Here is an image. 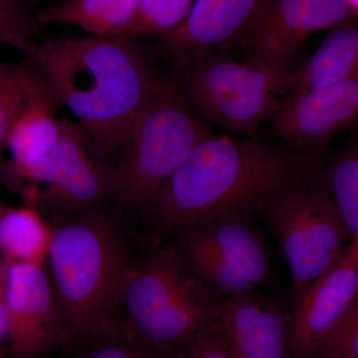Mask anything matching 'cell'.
I'll list each match as a JSON object with an SVG mask.
<instances>
[{
	"label": "cell",
	"mask_w": 358,
	"mask_h": 358,
	"mask_svg": "<svg viewBox=\"0 0 358 358\" xmlns=\"http://www.w3.org/2000/svg\"><path fill=\"white\" fill-rule=\"evenodd\" d=\"M322 150L210 134L160 192L152 238L227 211L260 216L294 185L326 171Z\"/></svg>",
	"instance_id": "6da1fadb"
},
{
	"label": "cell",
	"mask_w": 358,
	"mask_h": 358,
	"mask_svg": "<svg viewBox=\"0 0 358 358\" xmlns=\"http://www.w3.org/2000/svg\"><path fill=\"white\" fill-rule=\"evenodd\" d=\"M31 64L77 117L99 157L113 166L136 117L167 77L133 38L46 36Z\"/></svg>",
	"instance_id": "7a4b0ae2"
},
{
	"label": "cell",
	"mask_w": 358,
	"mask_h": 358,
	"mask_svg": "<svg viewBox=\"0 0 358 358\" xmlns=\"http://www.w3.org/2000/svg\"><path fill=\"white\" fill-rule=\"evenodd\" d=\"M46 265L72 345L83 350L128 333L124 291L131 265L110 214L91 212L57 224Z\"/></svg>",
	"instance_id": "3957f363"
},
{
	"label": "cell",
	"mask_w": 358,
	"mask_h": 358,
	"mask_svg": "<svg viewBox=\"0 0 358 358\" xmlns=\"http://www.w3.org/2000/svg\"><path fill=\"white\" fill-rule=\"evenodd\" d=\"M129 331L166 358H183L216 329L217 303L185 267L171 244L131 266L124 291Z\"/></svg>",
	"instance_id": "277c9868"
},
{
	"label": "cell",
	"mask_w": 358,
	"mask_h": 358,
	"mask_svg": "<svg viewBox=\"0 0 358 358\" xmlns=\"http://www.w3.org/2000/svg\"><path fill=\"white\" fill-rule=\"evenodd\" d=\"M210 134L181 96L178 75L166 77L136 117L115 164V206L152 219L162 188Z\"/></svg>",
	"instance_id": "5b68a950"
},
{
	"label": "cell",
	"mask_w": 358,
	"mask_h": 358,
	"mask_svg": "<svg viewBox=\"0 0 358 358\" xmlns=\"http://www.w3.org/2000/svg\"><path fill=\"white\" fill-rule=\"evenodd\" d=\"M257 217L246 211L223 212L186 224L169 236L181 262L216 303L262 287L280 288Z\"/></svg>",
	"instance_id": "8992f818"
},
{
	"label": "cell",
	"mask_w": 358,
	"mask_h": 358,
	"mask_svg": "<svg viewBox=\"0 0 358 358\" xmlns=\"http://www.w3.org/2000/svg\"><path fill=\"white\" fill-rule=\"evenodd\" d=\"M296 68L294 62H236L206 56L180 66L178 87L202 122L252 136L274 117Z\"/></svg>",
	"instance_id": "52a82bcc"
},
{
	"label": "cell",
	"mask_w": 358,
	"mask_h": 358,
	"mask_svg": "<svg viewBox=\"0 0 358 358\" xmlns=\"http://www.w3.org/2000/svg\"><path fill=\"white\" fill-rule=\"evenodd\" d=\"M61 124L60 138L46 159L24 173L0 174L7 189L54 226L115 204V166L99 157L79 122L61 117Z\"/></svg>",
	"instance_id": "ba28073f"
},
{
	"label": "cell",
	"mask_w": 358,
	"mask_h": 358,
	"mask_svg": "<svg viewBox=\"0 0 358 358\" xmlns=\"http://www.w3.org/2000/svg\"><path fill=\"white\" fill-rule=\"evenodd\" d=\"M260 216L288 262L293 301L338 262L352 240L329 194L326 171L294 185Z\"/></svg>",
	"instance_id": "9c48e42d"
},
{
	"label": "cell",
	"mask_w": 358,
	"mask_h": 358,
	"mask_svg": "<svg viewBox=\"0 0 358 358\" xmlns=\"http://www.w3.org/2000/svg\"><path fill=\"white\" fill-rule=\"evenodd\" d=\"M72 345L46 265H9L8 358H44Z\"/></svg>",
	"instance_id": "30bf717a"
},
{
	"label": "cell",
	"mask_w": 358,
	"mask_h": 358,
	"mask_svg": "<svg viewBox=\"0 0 358 358\" xmlns=\"http://www.w3.org/2000/svg\"><path fill=\"white\" fill-rule=\"evenodd\" d=\"M355 16L345 0H268L240 38L248 60L289 64L313 33Z\"/></svg>",
	"instance_id": "8fae6325"
},
{
	"label": "cell",
	"mask_w": 358,
	"mask_h": 358,
	"mask_svg": "<svg viewBox=\"0 0 358 358\" xmlns=\"http://www.w3.org/2000/svg\"><path fill=\"white\" fill-rule=\"evenodd\" d=\"M358 124V74L299 95L282 96L272 119L275 138L322 150L336 134Z\"/></svg>",
	"instance_id": "7c38bea8"
},
{
	"label": "cell",
	"mask_w": 358,
	"mask_h": 358,
	"mask_svg": "<svg viewBox=\"0 0 358 358\" xmlns=\"http://www.w3.org/2000/svg\"><path fill=\"white\" fill-rule=\"evenodd\" d=\"M292 310L258 289L218 301L217 324L233 358H293Z\"/></svg>",
	"instance_id": "4fadbf2b"
},
{
	"label": "cell",
	"mask_w": 358,
	"mask_h": 358,
	"mask_svg": "<svg viewBox=\"0 0 358 358\" xmlns=\"http://www.w3.org/2000/svg\"><path fill=\"white\" fill-rule=\"evenodd\" d=\"M358 294V237L345 253L298 300L293 301L291 339L293 358H310L333 331Z\"/></svg>",
	"instance_id": "5bb4252c"
},
{
	"label": "cell",
	"mask_w": 358,
	"mask_h": 358,
	"mask_svg": "<svg viewBox=\"0 0 358 358\" xmlns=\"http://www.w3.org/2000/svg\"><path fill=\"white\" fill-rule=\"evenodd\" d=\"M268 0H195L185 22L159 36V47L183 65L240 38Z\"/></svg>",
	"instance_id": "9a60e30c"
},
{
	"label": "cell",
	"mask_w": 358,
	"mask_h": 358,
	"mask_svg": "<svg viewBox=\"0 0 358 358\" xmlns=\"http://www.w3.org/2000/svg\"><path fill=\"white\" fill-rule=\"evenodd\" d=\"M60 107L57 96L39 75L9 131L6 152L10 159L0 167V174L24 173L46 159L62 133L57 117Z\"/></svg>",
	"instance_id": "2e32d148"
},
{
	"label": "cell",
	"mask_w": 358,
	"mask_h": 358,
	"mask_svg": "<svg viewBox=\"0 0 358 358\" xmlns=\"http://www.w3.org/2000/svg\"><path fill=\"white\" fill-rule=\"evenodd\" d=\"M141 0H61L35 14L42 25L75 26L89 36L129 38Z\"/></svg>",
	"instance_id": "e0dca14e"
},
{
	"label": "cell",
	"mask_w": 358,
	"mask_h": 358,
	"mask_svg": "<svg viewBox=\"0 0 358 358\" xmlns=\"http://www.w3.org/2000/svg\"><path fill=\"white\" fill-rule=\"evenodd\" d=\"M357 74L358 28H338L303 65L298 66L284 96L322 88Z\"/></svg>",
	"instance_id": "ac0fdd59"
},
{
	"label": "cell",
	"mask_w": 358,
	"mask_h": 358,
	"mask_svg": "<svg viewBox=\"0 0 358 358\" xmlns=\"http://www.w3.org/2000/svg\"><path fill=\"white\" fill-rule=\"evenodd\" d=\"M55 226L31 205H7L0 216V258L10 265H46Z\"/></svg>",
	"instance_id": "d6986e66"
},
{
	"label": "cell",
	"mask_w": 358,
	"mask_h": 358,
	"mask_svg": "<svg viewBox=\"0 0 358 358\" xmlns=\"http://www.w3.org/2000/svg\"><path fill=\"white\" fill-rule=\"evenodd\" d=\"M329 194L352 237H358V140L327 164Z\"/></svg>",
	"instance_id": "ffe728a7"
},
{
	"label": "cell",
	"mask_w": 358,
	"mask_h": 358,
	"mask_svg": "<svg viewBox=\"0 0 358 358\" xmlns=\"http://www.w3.org/2000/svg\"><path fill=\"white\" fill-rule=\"evenodd\" d=\"M38 76L31 63L0 62V167L6 160L9 131Z\"/></svg>",
	"instance_id": "44dd1931"
},
{
	"label": "cell",
	"mask_w": 358,
	"mask_h": 358,
	"mask_svg": "<svg viewBox=\"0 0 358 358\" xmlns=\"http://www.w3.org/2000/svg\"><path fill=\"white\" fill-rule=\"evenodd\" d=\"M46 37L36 15L18 0H0V44L13 47L30 63Z\"/></svg>",
	"instance_id": "7402d4cb"
},
{
	"label": "cell",
	"mask_w": 358,
	"mask_h": 358,
	"mask_svg": "<svg viewBox=\"0 0 358 358\" xmlns=\"http://www.w3.org/2000/svg\"><path fill=\"white\" fill-rule=\"evenodd\" d=\"M195 0H141L129 38L162 36L178 28L192 11Z\"/></svg>",
	"instance_id": "603a6c76"
},
{
	"label": "cell",
	"mask_w": 358,
	"mask_h": 358,
	"mask_svg": "<svg viewBox=\"0 0 358 358\" xmlns=\"http://www.w3.org/2000/svg\"><path fill=\"white\" fill-rule=\"evenodd\" d=\"M312 357L358 358V294L343 319L320 343Z\"/></svg>",
	"instance_id": "cb8c5ba5"
},
{
	"label": "cell",
	"mask_w": 358,
	"mask_h": 358,
	"mask_svg": "<svg viewBox=\"0 0 358 358\" xmlns=\"http://www.w3.org/2000/svg\"><path fill=\"white\" fill-rule=\"evenodd\" d=\"M82 350L81 358H166L136 338L129 331L120 338Z\"/></svg>",
	"instance_id": "d4e9b609"
},
{
	"label": "cell",
	"mask_w": 358,
	"mask_h": 358,
	"mask_svg": "<svg viewBox=\"0 0 358 358\" xmlns=\"http://www.w3.org/2000/svg\"><path fill=\"white\" fill-rule=\"evenodd\" d=\"M183 358H233V357L222 336L217 329H214L200 339Z\"/></svg>",
	"instance_id": "484cf974"
},
{
	"label": "cell",
	"mask_w": 358,
	"mask_h": 358,
	"mask_svg": "<svg viewBox=\"0 0 358 358\" xmlns=\"http://www.w3.org/2000/svg\"><path fill=\"white\" fill-rule=\"evenodd\" d=\"M9 265L0 258V358L6 355L8 345V273Z\"/></svg>",
	"instance_id": "4316f807"
},
{
	"label": "cell",
	"mask_w": 358,
	"mask_h": 358,
	"mask_svg": "<svg viewBox=\"0 0 358 358\" xmlns=\"http://www.w3.org/2000/svg\"><path fill=\"white\" fill-rule=\"evenodd\" d=\"M345 1L353 13L358 15V0H345Z\"/></svg>",
	"instance_id": "83f0119b"
},
{
	"label": "cell",
	"mask_w": 358,
	"mask_h": 358,
	"mask_svg": "<svg viewBox=\"0 0 358 358\" xmlns=\"http://www.w3.org/2000/svg\"><path fill=\"white\" fill-rule=\"evenodd\" d=\"M6 206H7V204L4 203V202L2 201L1 199H0V216H1L2 212L4 211V209H6Z\"/></svg>",
	"instance_id": "f1b7e54d"
},
{
	"label": "cell",
	"mask_w": 358,
	"mask_h": 358,
	"mask_svg": "<svg viewBox=\"0 0 358 358\" xmlns=\"http://www.w3.org/2000/svg\"><path fill=\"white\" fill-rule=\"evenodd\" d=\"M18 1L21 2V3L24 4L26 7L29 6L30 2H32L33 0H18ZM29 8V7H28Z\"/></svg>",
	"instance_id": "f546056e"
},
{
	"label": "cell",
	"mask_w": 358,
	"mask_h": 358,
	"mask_svg": "<svg viewBox=\"0 0 358 358\" xmlns=\"http://www.w3.org/2000/svg\"><path fill=\"white\" fill-rule=\"evenodd\" d=\"M312 358H317V357H312Z\"/></svg>",
	"instance_id": "4dcf8cb0"
}]
</instances>
